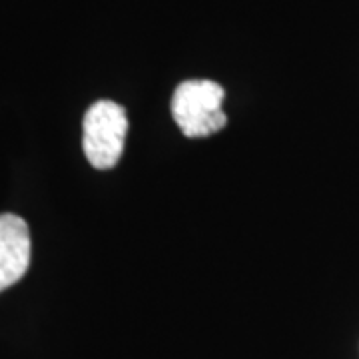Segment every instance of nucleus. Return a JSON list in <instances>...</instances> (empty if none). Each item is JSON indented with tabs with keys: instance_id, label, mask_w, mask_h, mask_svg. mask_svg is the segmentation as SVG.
<instances>
[{
	"instance_id": "nucleus-2",
	"label": "nucleus",
	"mask_w": 359,
	"mask_h": 359,
	"mask_svg": "<svg viewBox=\"0 0 359 359\" xmlns=\"http://www.w3.org/2000/svg\"><path fill=\"white\" fill-rule=\"evenodd\" d=\"M128 116L120 104L98 100L84 116V154L96 170H110L124 152Z\"/></svg>"
},
{
	"instance_id": "nucleus-1",
	"label": "nucleus",
	"mask_w": 359,
	"mask_h": 359,
	"mask_svg": "<svg viewBox=\"0 0 359 359\" xmlns=\"http://www.w3.org/2000/svg\"><path fill=\"white\" fill-rule=\"evenodd\" d=\"M226 92L214 80H186L172 96V116L188 138H205L226 126Z\"/></svg>"
},
{
	"instance_id": "nucleus-3",
	"label": "nucleus",
	"mask_w": 359,
	"mask_h": 359,
	"mask_svg": "<svg viewBox=\"0 0 359 359\" xmlns=\"http://www.w3.org/2000/svg\"><path fill=\"white\" fill-rule=\"evenodd\" d=\"M30 231L22 218L0 216V292L18 282L30 266Z\"/></svg>"
}]
</instances>
